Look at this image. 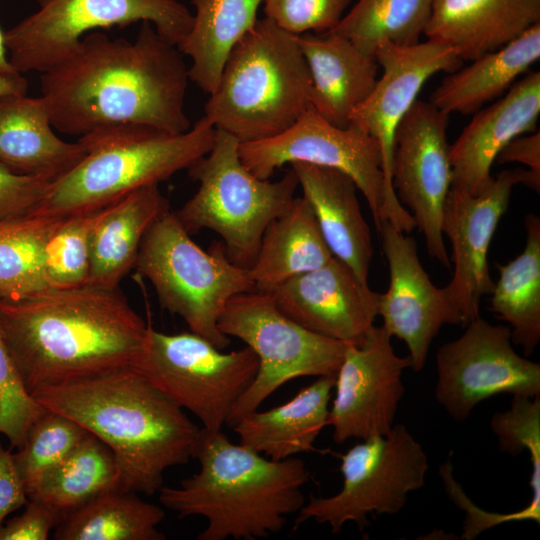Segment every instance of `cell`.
<instances>
[{
	"label": "cell",
	"mask_w": 540,
	"mask_h": 540,
	"mask_svg": "<svg viewBox=\"0 0 540 540\" xmlns=\"http://www.w3.org/2000/svg\"><path fill=\"white\" fill-rule=\"evenodd\" d=\"M63 218L26 214L0 222V300H20L48 289L43 251Z\"/></svg>",
	"instance_id": "obj_34"
},
{
	"label": "cell",
	"mask_w": 540,
	"mask_h": 540,
	"mask_svg": "<svg viewBox=\"0 0 540 540\" xmlns=\"http://www.w3.org/2000/svg\"><path fill=\"white\" fill-rule=\"evenodd\" d=\"M526 244L509 263L496 264L499 279L489 309L508 324L512 343L531 355L540 341V218L526 215Z\"/></svg>",
	"instance_id": "obj_31"
},
{
	"label": "cell",
	"mask_w": 540,
	"mask_h": 540,
	"mask_svg": "<svg viewBox=\"0 0 540 540\" xmlns=\"http://www.w3.org/2000/svg\"><path fill=\"white\" fill-rule=\"evenodd\" d=\"M24 508L0 525V540H46L63 520L61 514L36 499H28Z\"/></svg>",
	"instance_id": "obj_42"
},
{
	"label": "cell",
	"mask_w": 540,
	"mask_h": 540,
	"mask_svg": "<svg viewBox=\"0 0 540 540\" xmlns=\"http://www.w3.org/2000/svg\"><path fill=\"white\" fill-rule=\"evenodd\" d=\"M169 210L158 184L141 187L106 206L91 236L88 284L118 288L135 267L147 231Z\"/></svg>",
	"instance_id": "obj_27"
},
{
	"label": "cell",
	"mask_w": 540,
	"mask_h": 540,
	"mask_svg": "<svg viewBox=\"0 0 540 540\" xmlns=\"http://www.w3.org/2000/svg\"><path fill=\"white\" fill-rule=\"evenodd\" d=\"M266 292L284 314L304 328L354 344L361 343L375 326L381 294L335 257Z\"/></svg>",
	"instance_id": "obj_19"
},
{
	"label": "cell",
	"mask_w": 540,
	"mask_h": 540,
	"mask_svg": "<svg viewBox=\"0 0 540 540\" xmlns=\"http://www.w3.org/2000/svg\"><path fill=\"white\" fill-rule=\"evenodd\" d=\"M296 36L311 77L310 106L329 123L348 127L375 86L378 62L333 32Z\"/></svg>",
	"instance_id": "obj_22"
},
{
	"label": "cell",
	"mask_w": 540,
	"mask_h": 540,
	"mask_svg": "<svg viewBox=\"0 0 540 540\" xmlns=\"http://www.w3.org/2000/svg\"><path fill=\"white\" fill-rule=\"evenodd\" d=\"M491 429L500 451L517 456L529 452L532 464L531 495L540 496V396H513L510 407L496 412Z\"/></svg>",
	"instance_id": "obj_38"
},
{
	"label": "cell",
	"mask_w": 540,
	"mask_h": 540,
	"mask_svg": "<svg viewBox=\"0 0 540 540\" xmlns=\"http://www.w3.org/2000/svg\"><path fill=\"white\" fill-rule=\"evenodd\" d=\"M164 510L137 493L104 492L69 513L55 528L56 540H164Z\"/></svg>",
	"instance_id": "obj_32"
},
{
	"label": "cell",
	"mask_w": 540,
	"mask_h": 540,
	"mask_svg": "<svg viewBox=\"0 0 540 540\" xmlns=\"http://www.w3.org/2000/svg\"><path fill=\"white\" fill-rule=\"evenodd\" d=\"M335 375L318 377L288 402L266 411L254 410L233 426L239 443L272 460L315 451L328 426Z\"/></svg>",
	"instance_id": "obj_26"
},
{
	"label": "cell",
	"mask_w": 540,
	"mask_h": 540,
	"mask_svg": "<svg viewBox=\"0 0 540 540\" xmlns=\"http://www.w3.org/2000/svg\"><path fill=\"white\" fill-rule=\"evenodd\" d=\"M333 257L312 208L301 196L295 197L266 227L257 256L248 271L256 290L268 291L324 266Z\"/></svg>",
	"instance_id": "obj_29"
},
{
	"label": "cell",
	"mask_w": 540,
	"mask_h": 540,
	"mask_svg": "<svg viewBox=\"0 0 540 540\" xmlns=\"http://www.w3.org/2000/svg\"><path fill=\"white\" fill-rule=\"evenodd\" d=\"M38 9L4 32L7 56L21 73H43L67 59L97 29L149 22L178 46L193 16L178 0H37Z\"/></svg>",
	"instance_id": "obj_12"
},
{
	"label": "cell",
	"mask_w": 540,
	"mask_h": 540,
	"mask_svg": "<svg viewBox=\"0 0 540 540\" xmlns=\"http://www.w3.org/2000/svg\"><path fill=\"white\" fill-rule=\"evenodd\" d=\"M218 328L243 341L259 362L254 380L232 409L230 427L292 379L336 375L348 345L304 328L277 307L270 293L261 290L231 298Z\"/></svg>",
	"instance_id": "obj_10"
},
{
	"label": "cell",
	"mask_w": 540,
	"mask_h": 540,
	"mask_svg": "<svg viewBox=\"0 0 540 540\" xmlns=\"http://www.w3.org/2000/svg\"><path fill=\"white\" fill-rule=\"evenodd\" d=\"M377 232L389 267V287L380 294L378 316L386 331L406 344L411 369L419 372L440 329L462 325L461 316L444 288L430 280L414 239L388 221Z\"/></svg>",
	"instance_id": "obj_17"
},
{
	"label": "cell",
	"mask_w": 540,
	"mask_h": 540,
	"mask_svg": "<svg viewBox=\"0 0 540 540\" xmlns=\"http://www.w3.org/2000/svg\"><path fill=\"white\" fill-rule=\"evenodd\" d=\"M28 496L11 449L0 442V525L12 512L22 508Z\"/></svg>",
	"instance_id": "obj_43"
},
{
	"label": "cell",
	"mask_w": 540,
	"mask_h": 540,
	"mask_svg": "<svg viewBox=\"0 0 540 540\" xmlns=\"http://www.w3.org/2000/svg\"><path fill=\"white\" fill-rule=\"evenodd\" d=\"M119 486L112 451L89 433L28 499L45 503L64 519L96 496Z\"/></svg>",
	"instance_id": "obj_33"
},
{
	"label": "cell",
	"mask_w": 540,
	"mask_h": 540,
	"mask_svg": "<svg viewBox=\"0 0 540 540\" xmlns=\"http://www.w3.org/2000/svg\"><path fill=\"white\" fill-rule=\"evenodd\" d=\"M27 89L28 82L21 74L0 75V100L13 95H25Z\"/></svg>",
	"instance_id": "obj_45"
},
{
	"label": "cell",
	"mask_w": 540,
	"mask_h": 540,
	"mask_svg": "<svg viewBox=\"0 0 540 540\" xmlns=\"http://www.w3.org/2000/svg\"><path fill=\"white\" fill-rule=\"evenodd\" d=\"M289 165L332 255L368 284L373 246L356 184L336 169L301 162Z\"/></svg>",
	"instance_id": "obj_23"
},
{
	"label": "cell",
	"mask_w": 540,
	"mask_h": 540,
	"mask_svg": "<svg viewBox=\"0 0 540 540\" xmlns=\"http://www.w3.org/2000/svg\"><path fill=\"white\" fill-rule=\"evenodd\" d=\"M519 183L520 168H517L502 171L475 196L450 187L442 233L451 243L454 271L443 288L459 312L462 326L480 316L483 296L494 289L488 268V250L499 220L508 207L512 188Z\"/></svg>",
	"instance_id": "obj_18"
},
{
	"label": "cell",
	"mask_w": 540,
	"mask_h": 540,
	"mask_svg": "<svg viewBox=\"0 0 540 540\" xmlns=\"http://www.w3.org/2000/svg\"><path fill=\"white\" fill-rule=\"evenodd\" d=\"M43 97L0 100V162L11 170L57 180L84 157L81 142H67L52 129Z\"/></svg>",
	"instance_id": "obj_25"
},
{
	"label": "cell",
	"mask_w": 540,
	"mask_h": 540,
	"mask_svg": "<svg viewBox=\"0 0 540 540\" xmlns=\"http://www.w3.org/2000/svg\"><path fill=\"white\" fill-rule=\"evenodd\" d=\"M436 353L435 399L455 421H465L482 401L499 395L540 396V364L520 356L508 326L480 316Z\"/></svg>",
	"instance_id": "obj_14"
},
{
	"label": "cell",
	"mask_w": 540,
	"mask_h": 540,
	"mask_svg": "<svg viewBox=\"0 0 540 540\" xmlns=\"http://www.w3.org/2000/svg\"><path fill=\"white\" fill-rule=\"evenodd\" d=\"M135 268L151 282L164 309L221 350L230 343L218 328L225 306L256 290L248 269L233 263L223 244L203 250L170 210L147 231Z\"/></svg>",
	"instance_id": "obj_8"
},
{
	"label": "cell",
	"mask_w": 540,
	"mask_h": 540,
	"mask_svg": "<svg viewBox=\"0 0 540 540\" xmlns=\"http://www.w3.org/2000/svg\"><path fill=\"white\" fill-rule=\"evenodd\" d=\"M449 115L416 100L393 136L391 182L394 192L424 236L429 256L451 269L442 220L451 187Z\"/></svg>",
	"instance_id": "obj_15"
},
{
	"label": "cell",
	"mask_w": 540,
	"mask_h": 540,
	"mask_svg": "<svg viewBox=\"0 0 540 540\" xmlns=\"http://www.w3.org/2000/svg\"><path fill=\"white\" fill-rule=\"evenodd\" d=\"M53 182L46 177L17 173L0 162V222L31 213Z\"/></svg>",
	"instance_id": "obj_41"
},
{
	"label": "cell",
	"mask_w": 540,
	"mask_h": 540,
	"mask_svg": "<svg viewBox=\"0 0 540 540\" xmlns=\"http://www.w3.org/2000/svg\"><path fill=\"white\" fill-rule=\"evenodd\" d=\"M215 134L204 115L183 133L140 124L96 128L78 139L85 149L82 160L51 184L29 214L92 212L141 187L159 185L206 155Z\"/></svg>",
	"instance_id": "obj_5"
},
{
	"label": "cell",
	"mask_w": 540,
	"mask_h": 540,
	"mask_svg": "<svg viewBox=\"0 0 540 540\" xmlns=\"http://www.w3.org/2000/svg\"><path fill=\"white\" fill-rule=\"evenodd\" d=\"M263 0H191V28L178 44L191 59L190 81L207 94L216 88L228 54L254 26Z\"/></svg>",
	"instance_id": "obj_30"
},
{
	"label": "cell",
	"mask_w": 540,
	"mask_h": 540,
	"mask_svg": "<svg viewBox=\"0 0 540 540\" xmlns=\"http://www.w3.org/2000/svg\"><path fill=\"white\" fill-rule=\"evenodd\" d=\"M238 151L244 166L261 179L295 162L339 170L363 194L377 230L383 221L405 233L415 229L412 216L385 179L377 140L354 127L329 123L311 106L284 132L239 143Z\"/></svg>",
	"instance_id": "obj_9"
},
{
	"label": "cell",
	"mask_w": 540,
	"mask_h": 540,
	"mask_svg": "<svg viewBox=\"0 0 540 540\" xmlns=\"http://www.w3.org/2000/svg\"><path fill=\"white\" fill-rule=\"evenodd\" d=\"M238 148L236 138L216 129L210 151L187 169L199 183L196 193L173 212L190 235L218 234L229 259L250 269L266 227L289 207L299 184L291 168L277 181L258 178Z\"/></svg>",
	"instance_id": "obj_7"
},
{
	"label": "cell",
	"mask_w": 540,
	"mask_h": 540,
	"mask_svg": "<svg viewBox=\"0 0 540 540\" xmlns=\"http://www.w3.org/2000/svg\"><path fill=\"white\" fill-rule=\"evenodd\" d=\"M189 81L179 48L142 22L134 41L88 33L67 59L41 73L40 86L53 128L80 137L119 124L188 131Z\"/></svg>",
	"instance_id": "obj_1"
},
{
	"label": "cell",
	"mask_w": 540,
	"mask_h": 540,
	"mask_svg": "<svg viewBox=\"0 0 540 540\" xmlns=\"http://www.w3.org/2000/svg\"><path fill=\"white\" fill-rule=\"evenodd\" d=\"M311 77L297 36L268 18L235 44L204 116L239 143L276 136L310 106Z\"/></svg>",
	"instance_id": "obj_6"
},
{
	"label": "cell",
	"mask_w": 540,
	"mask_h": 540,
	"mask_svg": "<svg viewBox=\"0 0 540 540\" xmlns=\"http://www.w3.org/2000/svg\"><path fill=\"white\" fill-rule=\"evenodd\" d=\"M374 57L382 75L367 99L354 111L348 126L377 140L381 149L382 170L391 182L394 131L417 100L425 82L438 72H453L463 61L450 46L427 39L414 45L400 46L381 42Z\"/></svg>",
	"instance_id": "obj_20"
},
{
	"label": "cell",
	"mask_w": 540,
	"mask_h": 540,
	"mask_svg": "<svg viewBox=\"0 0 540 540\" xmlns=\"http://www.w3.org/2000/svg\"><path fill=\"white\" fill-rule=\"evenodd\" d=\"M89 433L71 418L48 410L34 423L22 447L13 453L27 496Z\"/></svg>",
	"instance_id": "obj_36"
},
{
	"label": "cell",
	"mask_w": 540,
	"mask_h": 540,
	"mask_svg": "<svg viewBox=\"0 0 540 540\" xmlns=\"http://www.w3.org/2000/svg\"><path fill=\"white\" fill-rule=\"evenodd\" d=\"M25 389L0 323V434L21 448L34 423L46 412Z\"/></svg>",
	"instance_id": "obj_39"
},
{
	"label": "cell",
	"mask_w": 540,
	"mask_h": 540,
	"mask_svg": "<svg viewBox=\"0 0 540 540\" xmlns=\"http://www.w3.org/2000/svg\"><path fill=\"white\" fill-rule=\"evenodd\" d=\"M193 458L200 470L178 486H162L160 503L178 518L202 516L198 540H255L280 531L305 504L310 473L303 460H272L234 444L222 430L200 428Z\"/></svg>",
	"instance_id": "obj_4"
},
{
	"label": "cell",
	"mask_w": 540,
	"mask_h": 540,
	"mask_svg": "<svg viewBox=\"0 0 540 540\" xmlns=\"http://www.w3.org/2000/svg\"><path fill=\"white\" fill-rule=\"evenodd\" d=\"M540 23V0H433L424 35L473 60Z\"/></svg>",
	"instance_id": "obj_24"
},
{
	"label": "cell",
	"mask_w": 540,
	"mask_h": 540,
	"mask_svg": "<svg viewBox=\"0 0 540 540\" xmlns=\"http://www.w3.org/2000/svg\"><path fill=\"white\" fill-rule=\"evenodd\" d=\"M428 468L422 445L404 425L394 424L386 434L361 440L341 455V489L328 497L311 496L295 528L313 520L334 534L349 522L363 531L369 515L400 512L408 495L424 486Z\"/></svg>",
	"instance_id": "obj_13"
},
{
	"label": "cell",
	"mask_w": 540,
	"mask_h": 540,
	"mask_svg": "<svg viewBox=\"0 0 540 540\" xmlns=\"http://www.w3.org/2000/svg\"><path fill=\"white\" fill-rule=\"evenodd\" d=\"M258 358L244 347L228 353L193 333L166 334L148 325L132 368L208 430H222L254 380Z\"/></svg>",
	"instance_id": "obj_11"
},
{
	"label": "cell",
	"mask_w": 540,
	"mask_h": 540,
	"mask_svg": "<svg viewBox=\"0 0 540 540\" xmlns=\"http://www.w3.org/2000/svg\"><path fill=\"white\" fill-rule=\"evenodd\" d=\"M351 0H263L265 17L282 30L300 35L333 30Z\"/></svg>",
	"instance_id": "obj_40"
},
{
	"label": "cell",
	"mask_w": 540,
	"mask_h": 540,
	"mask_svg": "<svg viewBox=\"0 0 540 540\" xmlns=\"http://www.w3.org/2000/svg\"><path fill=\"white\" fill-rule=\"evenodd\" d=\"M17 72L9 62L4 42V32L0 28V75H16Z\"/></svg>",
	"instance_id": "obj_46"
},
{
	"label": "cell",
	"mask_w": 540,
	"mask_h": 540,
	"mask_svg": "<svg viewBox=\"0 0 540 540\" xmlns=\"http://www.w3.org/2000/svg\"><path fill=\"white\" fill-rule=\"evenodd\" d=\"M495 161L521 163L532 173L540 175V132L514 138L500 151Z\"/></svg>",
	"instance_id": "obj_44"
},
{
	"label": "cell",
	"mask_w": 540,
	"mask_h": 540,
	"mask_svg": "<svg viewBox=\"0 0 540 540\" xmlns=\"http://www.w3.org/2000/svg\"><path fill=\"white\" fill-rule=\"evenodd\" d=\"M540 58V23L516 39L471 60L447 77L430 96L442 112L470 114L502 96Z\"/></svg>",
	"instance_id": "obj_28"
},
{
	"label": "cell",
	"mask_w": 540,
	"mask_h": 540,
	"mask_svg": "<svg viewBox=\"0 0 540 540\" xmlns=\"http://www.w3.org/2000/svg\"><path fill=\"white\" fill-rule=\"evenodd\" d=\"M540 115V73L515 82L499 100L477 114L450 145L451 187L472 196L493 181L491 167L514 138L536 131Z\"/></svg>",
	"instance_id": "obj_21"
},
{
	"label": "cell",
	"mask_w": 540,
	"mask_h": 540,
	"mask_svg": "<svg viewBox=\"0 0 540 540\" xmlns=\"http://www.w3.org/2000/svg\"><path fill=\"white\" fill-rule=\"evenodd\" d=\"M104 208L66 216L51 234L43 251V276L48 289L88 284L91 236Z\"/></svg>",
	"instance_id": "obj_37"
},
{
	"label": "cell",
	"mask_w": 540,
	"mask_h": 540,
	"mask_svg": "<svg viewBox=\"0 0 540 540\" xmlns=\"http://www.w3.org/2000/svg\"><path fill=\"white\" fill-rule=\"evenodd\" d=\"M392 336L374 326L359 343H348L335 375V396L328 426L335 443L384 435L394 426L404 395L403 372L411 368L408 356L396 354Z\"/></svg>",
	"instance_id": "obj_16"
},
{
	"label": "cell",
	"mask_w": 540,
	"mask_h": 540,
	"mask_svg": "<svg viewBox=\"0 0 540 540\" xmlns=\"http://www.w3.org/2000/svg\"><path fill=\"white\" fill-rule=\"evenodd\" d=\"M0 323L31 396L132 367L148 328L119 288L89 284L0 300Z\"/></svg>",
	"instance_id": "obj_2"
},
{
	"label": "cell",
	"mask_w": 540,
	"mask_h": 540,
	"mask_svg": "<svg viewBox=\"0 0 540 540\" xmlns=\"http://www.w3.org/2000/svg\"><path fill=\"white\" fill-rule=\"evenodd\" d=\"M433 0H357L331 31L374 56L388 41L400 46L420 42L431 16Z\"/></svg>",
	"instance_id": "obj_35"
},
{
	"label": "cell",
	"mask_w": 540,
	"mask_h": 540,
	"mask_svg": "<svg viewBox=\"0 0 540 540\" xmlns=\"http://www.w3.org/2000/svg\"><path fill=\"white\" fill-rule=\"evenodd\" d=\"M32 397L108 446L124 492L151 496L168 468L193 458L200 428L132 367L45 387Z\"/></svg>",
	"instance_id": "obj_3"
}]
</instances>
